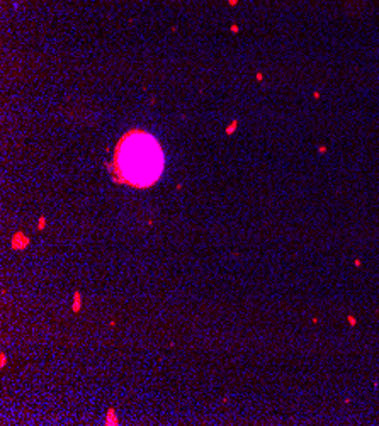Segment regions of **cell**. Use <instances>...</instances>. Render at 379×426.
Wrapping results in <instances>:
<instances>
[{
	"instance_id": "1",
	"label": "cell",
	"mask_w": 379,
	"mask_h": 426,
	"mask_svg": "<svg viewBox=\"0 0 379 426\" xmlns=\"http://www.w3.org/2000/svg\"><path fill=\"white\" fill-rule=\"evenodd\" d=\"M114 163L123 182L148 187L162 175L163 153L153 136L135 131L121 139Z\"/></svg>"
}]
</instances>
